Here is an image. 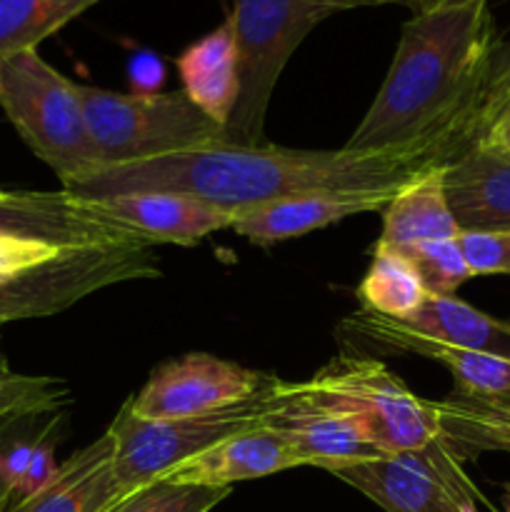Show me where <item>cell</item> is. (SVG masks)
<instances>
[{
	"mask_svg": "<svg viewBox=\"0 0 510 512\" xmlns=\"http://www.w3.org/2000/svg\"><path fill=\"white\" fill-rule=\"evenodd\" d=\"M455 160L443 140L388 150H298L283 145H213L148 163L98 170L70 193L110 198L128 193H183L235 215L298 195L393 198L428 170Z\"/></svg>",
	"mask_w": 510,
	"mask_h": 512,
	"instance_id": "1",
	"label": "cell"
},
{
	"mask_svg": "<svg viewBox=\"0 0 510 512\" xmlns=\"http://www.w3.org/2000/svg\"><path fill=\"white\" fill-rule=\"evenodd\" d=\"M495 38L490 0H465L413 13L378 95L343 148L388 150L443 140L455 158L483 90Z\"/></svg>",
	"mask_w": 510,
	"mask_h": 512,
	"instance_id": "2",
	"label": "cell"
},
{
	"mask_svg": "<svg viewBox=\"0 0 510 512\" xmlns=\"http://www.w3.org/2000/svg\"><path fill=\"white\" fill-rule=\"evenodd\" d=\"M0 108L25 145L58 175L63 190L100 170L80 85L40 58L38 50L0 63Z\"/></svg>",
	"mask_w": 510,
	"mask_h": 512,
	"instance_id": "3",
	"label": "cell"
},
{
	"mask_svg": "<svg viewBox=\"0 0 510 512\" xmlns=\"http://www.w3.org/2000/svg\"><path fill=\"white\" fill-rule=\"evenodd\" d=\"M310 405L343 415L383 455L443 440V408L418 398L388 365L373 358H335L298 383Z\"/></svg>",
	"mask_w": 510,
	"mask_h": 512,
	"instance_id": "4",
	"label": "cell"
},
{
	"mask_svg": "<svg viewBox=\"0 0 510 512\" xmlns=\"http://www.w3.org/2000/svg\"><path fill=\"white\" fill-rule=\"evenodd\" d=\"M80 95L100 170L230 143L223 125L210 120L183 90L113 93L80 85Z\"/></svg>",
	"mask_w": 510,
	"mask_h": 512,
	"instance_id": "5",
	"label": "cell"
},
{
	"mask_svg": "<svg viewBox=\"0 0 510 512\" xmlns=\"http://www.w3.org/2000/svg\"><path fill=\"white\" fill-rule=\"evenodd\" d=\"M335 0H233L240 55V98L225 128L233 145L265 143V113L290 55L310 30L340 13Z\"/></svg>",
	"mask_w": 510,
	"mask_h": 512,
	"instance_id": "6",
	"label": "cell"
},
{
	"mask_svg": "<svg viewBox=\"0 0 510 512\" xmlns=\"http://www.w3.org/2000/svg\"><path fill=\"white\" fill-rule=\"evenodd\" d=\"M285 385L288 383L278 378L268 390L245 403L195 418L143 420L123 405L108 430L115 443L113 470L123 493L130 495L163 480L170 470L203 450L243 430L265 425L285 405Z\"/></svg>",
	"mask_w": 510,
	"mask_h": 512,
	"instance_id": "7",
	"label": "cell"
},
{
	"mask_svg": "<svg viewBox=\"0 0 510 512\" xmlns=\"http://www.w3.org/2000/svg\"><path fill=\"white\" fill-rule=\"evenodd\" d=\"M160 275L150 245H103L65 250L33 273L0 280V325L48 318L110 285Z\"/></svg>",
	"mask_w": 510,
	"mask_h": 512,
	"instance_id": "8",
	"label": "cell"
},
{
	"mask_svg": "<svg viewBox=\"0 0 510 512\" xmlns=\"http://www.w3.org/2000/svg\"><path fill=\"white\" fill-rule=\"evenodd\" d=\"M330 473L385 512H478L473 485L443 440Z\"/></svg>",
	"mask_w": 510,
	"mask_h": 512,
	"instance_id": "9",
	"label": "cell"
},
{
	"mask_svg": "<svg viewBox=\"0 0 510 512\" xmlns=\"http://www.w3.org/2000/svg\"><path fill=\"white\" fill-rule=\"evenodd\" d=\"M275 375L248 370L208 353H190L153 370L125 408L143 420L195 418L245 403L275 383Z\"/></svg>",
	"mask_w": 510,
	"mask_h": 512,
	"instance_id": "10",
	"label": "cell"
},
{
	"mask_svg": "<svg viewBox=\"0 0 510 512\" xmlns=\"http://www.w3.org/2000/svg\"><path fill=\"white\" fill-rule=\"evenodd\" d=\"M0 235L48 240L60 248H103V245H150L125 225L105 218L88 198L58 193H0ZM153 248V245H150Z\"/></svg>",
	"mask_w": 510,
	"mask_h": 512,
	"instance_id": "11",
	"label": "cell"
},
{
	"mask_svg": "<svg viewBox=\"0 0 510 512\" xmlns=\"http://www.w3.org/2000/svg\"><path fill=\"white\" fill-rule=\"evenodd\" d=\"M105 218L138 233L145 243L198 245L210 233L230 228L235 215L183 193H128L88 198Z\"/></svg>",
	"mask_w": 510,
	"mask_h": 512,
	"instance_id": "12",
	"label": "cell"
},
{
	"mask_svg": "<svg viewBox=\"0 0 510 512\" xmlns=\"http://www.w3.org/2000/svg\"><path fill=\"white\" fill-rule=\"evenodd\" d=\"M305 465L303 455L293 440L270 425L243 430L213 448L203 450L195 458L185 460L170 470L163 480L180 485H208V488H230L235 483Z\"/></svg>",
	"mask_w": 510,
	"mask_h": 512,
	"instance_id": "13",
	"label": "cell"
},
{
	"mask_svg": "<svg viewBox=\"0 0 510 512\" xmlns=\"http://www.w3.org/2000/svg\"><path fill=\"white\" fill-rule=\"evenodd\" d=\"M445 198L460 230H510V153L478 140L450 160Z\"/></svg>",
	"mask_w": 510,
	"mask_h": 512,
	"instance_id": "14",
	"label": "cell"
},
{
	"mask_svg": "<svg viewBox=\"0 0 510 512\" xmlns=\"http://www.w3.org/2000/svg\"><path fill=\"white\" fill-rule=\"evenodd\" d=\"M265 425L283 430L300 450L305 465H315L328 473L343 465L383 458V453L370 445L350 420L310 405L300 395L298 383L285 385V405Z\"/></svg>",
	"mask_w": 510,
	"mask_h": 512,
	"instance_id": "15",
	"label": "cell"
},
{
	"mask_svg": "<svg viewBox=\"0 0 510 512\" xmlns=\"http://www.w3.org/2000/svg\"><path fill=\"white\" fill-rule=\"evenodd\" d=\"M388 200L390 198H383V195H378V198H365V195H298V198H283L245 210L235 218L230 228L240 238L268 248V245L300 238V235L340 223V220L353 218V215L383 210Z\"/></svg>",
	"mask_w": 510,
	"mask_h": 512,
	"instance_id": "16",
	"label": "cell"
},
{
	"mask_svg": "<svg viewBox=\"0 0 510 512\" xmlns=\"http://www.w3.org/2000/svg\"><path fill=\"white\" fill-rule=\"evenodd\" d=\"M115 443L105 433L60 465L55 478L10 512H108L125 498L113 470Z\"/></svg>",
	"mask_w": 510,
	"mask_h": 512,
	"instance_id": "17",
	"label": "cell"
},
{
	"mask_svg": "<svg viewBox=\"0 0 510 512\" xmlns=\"http://www.w3.org/2000/svg\"><path fill=\"white\" fill-rule=\"evenodd\" d=\"M183 93L218 125L228 128L240 98V55L230 18L178 55Z\"/></svg>",
	"mask_w": 510,
	"mask_h": 512,
	"instance_id": "18",
	"label": "cell"
},
{
	"mask_svg": "<svg viewBox=\"0 0 510 512\" xmlns=\"http://www.w3.org/2000/svg\"><path fill=\"white\" fill-rule=\"evenodd\" d=\"M445 165L428 170L388 200L383 208L380 245L405 248L428 240L458 238L460 228L453 218L443 185Z\"/></svg>",
	"mask_w": 510,
	"mask_h": 512,
	"instance_id": "19",
	"label": "cell"
},
{
	"mask_svg": "<svg viewBox=\"0 0 510 512\" xmlns=\"http://www.w3.org/2000/svg\"><path fill=\"white\" fill-rule=\"evenodd\" d=\"M400 325L440 345L510 360V323L490 318L453 295H428L425 303Z\"/></svg>",
	"mask_w": 510,
	"mask_h": 512,
	"instance_id": "20",
	"label": "cell"
},
{
	"mask_svg": "<svg viewBox=\"0 0 510 512\" xmlns=\"http://www.w3.org/2000/svg\"><path fill=\"white\" fill-rule=\"evenodd\" d=\"M358 295L363 300V310L403 323L425 303L428 290L418 270L398 248L378 243Z\"/></svg>",
	"mask_w": 510,
	"mask_h": 512,
	"instance_id": "21",
	"label": "cell"
},
{
	"mask_svg": "<svg viewBox=\"0 0 510 512\" xmlns=\"http://www.w3.org/2000/svg\"><path fill=\"white\" fill-rule=\"evenodd\" d=\"M98 3L103 0H0V63L38 50L45 38Z\"/></svg>",
	"mask_w": 510,
	"mask_h": 512,
	"instance_id": "22",
	"label": "cell"
},
{
	"mask_svg": "<svg viewBox=\"0 0 510 512\" xmlns=\"http://www.w3.org/2000/svg\"><path fill=\"white\" fill-rule=\"evenodd\" d=\"M443 408V443L458 450H510V410L475 403L455 393L440 403Z\"/></svg>",
	"mask_w": 510,
	"mask_h": 512,
	"instance_id": "23",
	"label": "cell"
},
{
	"mask_svg": "<svg viewBox=\"0 0 510 512\" xmlns=\"http://www.w3.org/2000/svg\"><path fill=\"white\" fill-rule=\"evenodd\" d=\"M230 495V488L208 485H180L170 480H155L135 493L125 495L108 512H210Z\"/></svg>",
	"mask_w": 510,
	"mask_h": 512,
	"instance_id": "24",
	"label": "cell"
},
{
	"mask_svg": "<svg viewBox=\"0 0 510 512\" xmlns=\"http://www.w3.org/2000/svg\"><path fill=\"white\" fill-rule=\"evenodd\" d=\"M398 250L418 270L428 295H453L460 285L473 278L455 238L428 240V243L405 245Z\"/></svg>",
	"mask_w": 510,
	"mask_h": 512,
	"instance_id": "25",
	"label": "cell"
},
{
	"mask_svg": "<svg viewBox=\"0 0 510 512\" xmlns=\"http://www.w3.org/2000/svg\"><path fill=\"white\" fill-rule=\"evenodd\" d=\"M510 108V38L498 43L468 128V148L483 140Z\"/></svg>",
	"mask_w": 510,
	"mask_h": 512,
	"instance_id": "26",
	"label": "cell"
},
{
	"mask_svg": "<svg viewBox=\"0 0 510 512\" xmlns=\"http://www.w3.org/2000/svg\"><path fill=\"white\" fill-rule=\"evenodd\" d=\"M455 240L473 278L510 275V230H460Z\"/></svg>",
	"mask_w": 510,
	"mask_h": 512,
	"instance_id": "27",
	"label": "cell"
},
{
	"mask_svg": "<svg viewBox=\"0 0 510 512\" xmlns=\"http://www.w3.org/2000/svg\"><path fill=\"white\" fill-rule=\"evenodd\" d=\"M55 403H58L55 383L13 375L5 370V365H0V418L38 413L43 408H53Z\"/></svg>",
	"mask_w": 510,
	"mask_h": 512,
	"instance_id": "28",
	"label": "cell"
},
{
	"mask_svg": "<svg viewBox=\"0 0 510 512\" xmlns=\"http://www.w3.org/2000/svg\"><path fill=\"white\" fill-rule=\"evenodd\" d=\"M68 248L48 243V240L18 238V235H0V280L18 278L33 273L43 265L53 263ZM78 250V248H75Z\"/></svg>",
	"mask_w": 510,
	"mask_h": 512,
	"instance_id": "29",
	"label": "cell"
},
{
	"mask_svg": "<svg viewBox=\"0 0 510 512\" xmlns=\"http://www.w3.org/2000/svg\"><path fill=\"white\" fill-rule=\"evenodd\" d=\"M55 473H58V465L53 463V445L38 443L33 448V458H30L28 470H25V475L20 478L18 488H15V493H13V495H18V503H23V500H30L33 495H38L40 490H43L45 485L55 478Z\"/></svg>",
	"mask_w": 510,
	"mask_h": 512,
	"instance_id": "30",
	"label": "cell"
},
{
	"mask_svg": "<svg viewBox=\"0 0 510 512\" xmlns=\"http://www.w3.org/2000/svg\"><path fill=\"white\" fill-rule=\"evenodd\" d=\"M130 80L138 90L135 93H155V88L163 80V63L153 53H135L128 65Z\"/></svg>",
	"mask_w": 510,
	"mask_h": 512,
	"instance_id": "31",
	"label": "cell"
},
{
	"mask_svg": "<svg viewBox=\"0 0 510 512\" xmlns=\"http://www.w3.org/2000/svg\"><path fill=\"white\" fill-rule=\"evenodd\" d=\"M335 3H338L343 10L368 8V5L398 3V5H408V8H413V13H423V10H435V8H443V5L465 3V0H335Z\"/></svg>",
	"mask_w": 510,
	"mask_h": 512,
	"instance_id": "32",
	"label": "cell"
},
{
	"mask_svg": "<svg viewBox=\"0 0 510 512\" xmlns=\"http://www.w3.org/2000/svg\"><path fill=\"white\" fill-rule=\"evenodd\" d=\"M483 140H493L495 145H500V148L510 153V110L498 120V123H495V128L490 130Z\"/></svg>",
	"mask_w": 510,
	"mask_h": 512,
	"instance_id": "33",
	"label": "cell"
},
{
	"mask_svg": "<svg viewBox=\"0 0 510 512\" xmlns=\"http://www.w3.org/2000/svg\"><path fill=\"white\" fill-rule=\"evenodd\" d=\"M10 495H13V485H10L8 475H5L3 470V450H0V510H3V505L8 503Z\"/></svg>",
	"mask_w": 510,
	"mask_h": 512,
	"instance_id": "34",
	"label": "cell"
},
{
	"mask_svg": "<svg viewBox=\"0 0 510 512\" xmlns=\"http://www.w3.org/2000/svg\"><path fill=\"white\" fill-rule=\"evenodd\" d=\"M505 512H510V493H508V500H505Z\"/></svg>",
	"mask_w": 510,
	"mask_h": 512,
	"instance_id": "35",
	"label": "cell"
},
{
	"mask_svg": "<svg viewBox=\"0 0 510 512\" xmlns=\"http://www.w3.org/2000/svg\"><path fill=\"white\" fill-rule=\"evenodd\" d=\"M508 110H510V108H508ZM508 110H505V113H508Z\"/></svg>",
	"mask_w": 510,
	"mask_h": 512,
	"instance_id": "36",
	"label": "cell"
},
{
	"mask_svg": "<svg viewBox=\"0 0 510 512\" xmlns=\"http://www.w3.org/2000/svg\"><path fill=\"white\" fill-rule=\"evenodd\" d=\"M0 193H3V190H0Z\"/></svg>",
	"mask_w": 510,
	"mask_h": 512,
	"instance_id": "37",
	"label": "cell"
}]
</instances>
